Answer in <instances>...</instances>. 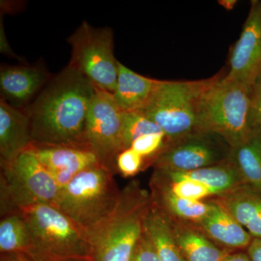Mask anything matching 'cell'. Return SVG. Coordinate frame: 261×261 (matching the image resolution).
<instances>
[{
	"label": "cell",
	"mask_w": 261,
	"mask_h": 261,
	"mask_svg": "<svg viewBox=\"0 0 261 261\" xmlns=\"http://www.w3.org/2000/svg\"><path fill=\"white\" fill-rule=\"evenodd\" d=\"M95 88L86 122V141L101 163L116 173L117 157L123 150L124 112L112 94Z\"/></svg>",
	"instance_id": "cell-9"
},
{
	"label": "cell",
	"mask_w": 261,
	"mask_h": 261,
	"mask_svg": "<svg viewBox=\"0 0 261 261\" xmlns=\"http://www.w3.org/2000/svg\"><path fill=\"white\" fill-rule=\"evenodd\" d=\"M247 254L251 261H261V239H252L247 247Z\"/></svg>",
	"instance_id": "cell-31"
},
{
	"label": "cell",
	"mask_w": 261,
	"mask_h": 261,
	"mask_svg": "<svg viewBox=\"0 0 261 261\" xmlns=\"http://www.w3.org/2000/svg\"><path fill=\"white\" fill-rule=\"evenodd\" d=\"M154 172L170 181L188 179L200 182L210 188L214 196L221 195L246 185L231 159L216 166L193 171H169L154 168Z\"/></svg>",
	"instance_id": "cell-15"
},
{
	"label": "cell",
	"mask_w": 261,
	"mask_h": 261,
	"mask_svg": "<svg viewBox=\"0 0 261 261\" xmlns=\"http://www.w3.org/2000/svg\"><path fill=\"white\" fill-rule=\"evenodd\" d=\"M152 203L171 219L196 224L204 219L214 207V201L192 200L174 195L159 182L151 179Z\"/></svg>",
	"instance_id": "cell-18"
},
{
	"label": "cell",
	"mask_w": 261,
	"mask_h": 261,
	"mask_svg": "<svg viewBox=\"0 0 261 261\" xmlns=\"http://www.w3.org/2000/svg\"><path fill=\"white\" fill-rule=\"evenodd\" d=\"M168 145V140L165 134L153 133L142 136L136 139L130 148L133 149L137 153L145 159V167L152 166L154 159Z\"/></svg>",
	"instance_id": "cell-26"
},
{
	"label": "cell",
	"mask_w": 261,
	"mask_h": 261,
	"mask_svg": "<svg viewBox=\"0 0 261 261\" xmlns=\"http://www.w3.org/2000/svg\"><path fill=\"white\" fill-rule=\"evenodd\" d=\"M151 205V195L137 181L121 190L112 214L89 234L92 261H130Z\"/></svg>",
	"instance_id": "cell-3"
},
{
	"label": "cell",
	"mask_w": 261,
	"mask_h": 261,
	"mask_svg": "<svg viewBox=\"0 0 261 261\" xmlns=\"http://www.w3.org/2000/svg\"><path fill=\"white\" fill-rule=\"evenodd\" d=\"M115 173L103 164L84 170L61 188L56 207L87 236L108 219L118 205L121 190Z\"/></svg>",
	"instance_id": "cell-4"
},
{
	"label": "cell",
	"mask_w": 261,
	"mask_h": 261,
	"mask_svg": "<svg viewBox=\"0 0 261 261\" xmlns=\"http://www.w3.org/2000/svg\"><path fill=\"white\" fill-rule=\"evenodd\" d=\"M143 231L161 261H186L176 243L169 219L152 202L144 216Z\"/></svg>",
	"instance_id": "cell-21"
},
{
	"label": "cell",
	"mask_w": 261,
	"mask_h": 261,
	"mask_svg": "<svg viewBox=\"0 0 261 261\" xmlns=\"http://www.w3.org/2000/svg\"><path fill=\"white\" fill-rule=\"evenodd\" d=\"M213 201L214 207L208 214L192 226L200 230L212 241L226 248H247L253 239L251 235L222 205Z\"/></svg>",
	"instance_id": "cell-16"
},
{
	"label": "cell",
	"mask_w": 261,
	"mask_h": 261,
	"mask_svg": "<svg viewBox=\"0 0 261 261\" xmlns=\"http://www.w3.org/2000/svg\"><path fill=\"white\" fill-rule=\"evenodd\" d=\"M231 149L217 135L200 132L168 144L152 166L165 171H193L226 162Z\"/></svg>",
	"instance_id": "cell-10"
},
{
	"label": "cell",
	"mask_w": 261,
	"mask_h": 261,
	"mask_svg": "<svg viewBox=\"0 0 261 261\" xmlns=\"http://www.w3.org/2000/svg\"><path fill=\"white\" fill-rule=\"evenodd\" d=\"M67 42L71 46V59L68 65L94 87L114 93L119 62L114 56L112 29L94 28L84 20Z\"/></svg>",
	"instance_id": "cell-8"
},
{
	"label": "cell",
	"mask_w": 261,
	"mask_h": 261,
	"mask_svg": "<svg viewBox=\"0 0 261 261\" xmlns=\"http://www.w3.org/2000/svg\"><path fill=\"white\" fill-rule=\"evenodd\" d=\"M223 261H251L247 253L238 252V253L228 254Z\"/></svg>",
	"instance_id": "cell-33"
},
{
	"label": "cell",
	"mask_w": 261,
	"mask_h": 261,
	"mask_svg": "<svg viewBox=\"0 0 261 261\" xmlns=\"http://www.w3.org/2000/svg\"><path fill=\"white\" fill-rule=\"evenodd\" d=\"M0 252L23 254L38 261L32 231L21 212L1 217Z\"/></svg>",
	"instance_id": "cell-22"
},
{
	"label": "cell",
	"mask_w": 261,
	"mask_h": 261,
	"mask_svg": "<svg viewBox=\"0 0 261 261\" xmlns=\"http://www.w3.org/2000/svg\"><path fill=\"white\" fill-rule=\"evenodd\" d=\"M20 212L32 231L38 261L92 260L87 233L56 206L40 204Z\"/></svg>",
	"instance_id": "cell-6"
},
{
	"label": "cell",
	"mask_w": 261,
	"mask_h": 261,
	"mask_svg": "<svg viewBox=\"0 0 261 261\" xmlns=\"http://www.w3.org/2000/svg\"><path fill=\"white\" fill-rule=\"evenodd\" d=\"M159 82L138 74L119 63L113 97L123 112L140 111L149 102Z\"/></svg>",
	"instance_id": "cell-19"
},
{
	"label": "cell",
	"mask_w": 261,
	"mask_h": 261,
	"mask_svg": "<svg viewBox=\"0 0 261 261\" xmlns=\"http://www.w3.org/2000/svg\"><path fill=\"white\" fill-rule=\"evenodd\" d=\"M130 261H161L153 245L144 231H142Z\"/></svg>",
	"instance_id": "cell-28"
},
{
	"label": "cell",
	"mask_w": 261,
	"mask_h": 261,
	"mask_svg": "<svg viewBox=\"0 0 261 261\" xmlns=\"http://www.w3.org/2000/svg\"><path fill=\"white\" fill-rule=\"evenodd\" d=\"M237 1L235 0H223L219 1V4L222 5L226 10H231L236 5Z\"/></svg>",
	"instance_id": "cell-34"
},
{
	"label": "cell",
	"mask_w": 261,
	"mask_h": 261,
	"mask_svg": "<svg viewBox=\"0 0 261 261\" xmlns=\"http://www.w3.org/2000/svg\"><path fill=\"white\" fill-rule=\"evenodd\" d=\"M221 73L197 81H160L149 102L140 112L162 129L168 144L205 132L202 102L207 91Z\"/></svg>",
	"instance_id": "cell-2"
},
{
	"label": "cell",
	"mask_w": 261,
	"mask_h": 261,
	"mask_svg": "<svg viewBox=\"0 0 261 261\" xmlns=\"http://www.w3.org/2000/svg\"><path fill=\"white\" fill-rule=\"evenodd\" d=\"M95 91L92 82L68 65L51 78L23 109L30 121L32 144L89 146L86 122Z\"/></svg>",
	"instance_id": "cell-1"
},
{
	"label": "cell",
	"mask_w": 261,
	"mask_h": 261,
	"mask_svg": "<svg viewBox=\"0 0 261 261\" xmlns=\"http://www.w3.org/2000/svg\"><path fill=\"white\" fill-rule=\"evenodd\" d=\"M1 217L32 206L56 207L61 187L30 148L1 163Z\"/></svg>",
	"instance_id": "cell-7"
},
{
	"label": "cell",
	"mask_w": 261,
	"mask_h": 261,
	"mask_svg": "<svg viewBox=\"0 0 261 261\" xmlns=\"http://www.w3.org/2000/svg\"><path fill=\"white\" fill-rule=\"evenodd\" d=\"M216 197L214 200L222 205L252 238L261 239L260 193L245 185Z\"/></svg>",
	"instance_id": "cell-17"
},
{
	"label": "cell",
	"mask_w": 261,
	"mask_h": 261,
	"mask_svg": "<svg viewBox=\"0 0 261 261\" xmlns=\"http://www.w3.org/2000/svg\"><path fill=\"white\" fill-rule=\"evenodd\" d=\"M50 80L40 67L4 65L0 70L1 97L13 107L23 109Z\"/></svg>",
	"instance_id": "cell-13"
},
{
	"label": "cell",
	"mask_w": 261,
	"mask_h": 261,
	"mask_svg": "<svg viewBox=\"0 0 261 261\" xmlns=\"http://www.w3.org/2000/svg\"><path fill=\"white\" fill-rule=\"evenodd\" d=\"M251 118L256 132H261V73L251 89Z\"/></svg>",
	"instance_id": "cell-29"
},
{
	"label": "cell",
	"mask_w": 261,
	"mask_h": 261,
	"mask_svg": "<svg viewBox=\"0 0 261 261\" xmlns=\"http://www.w3.org/2000/svg\"><path fill=\"white\" fill-rule=\"evenodd\" d=\"M145 166L143 157L132 148L124 149L117 157V172L124 177L135 176Z\"/></svg>",
	"instance_id": "cell-27"
},
{
	"label": "cell",
	"mask_w": 261,
	"mask_h": 261,
	"mask_svg": "<svg viewBox=\"0 0 261 261\" xmlns=\"http://www.w3.org/2000/svg\"><path fill=\"white\" fill-rule=\"evenodd\" d=\"M29 148L61 188L84 170L102 164L97 154L89 146L32 144Z\"/></svg>",
	"instance_id": "cell-12"
},
{
	"label": "cell",
	"mask_w": 261,
	"mask_h": 261,
	"mask_svg": "<svg viewBox=\"0 0 261 261\" xmlns=\"http://www.w3.org/2000/svg\"><path fill=\"white\" fill-rule=\"evenodd\" d=\"M168 188L174 195L192 200H203L211 196H214L210 188L200 182L193 180L184 179L170 181L154 172L152 178Z\"/></svg>",
	"instance_id": "cell-25"
},
{
	"label": "cell",
	"mask_w": 261,
	"mask_h": 261,
	"mask_svg": "<svg viewBox=\"0 0 261 261\" xmlns=\"http://www.w3.org/2000/svg\"><path fill=\"white\" fill-rule=\"evenodd\" d=\"M62 261H92L91 260H62Z\"/></svg>",
	"instance_id": "cell-35"
},
{
	"label": "cell",
	"mask_w": 261,
	"mask_h": 261,
	"mask_svg": "<svg viewBox=\"0 0 261 261\" xmlns=\"http://www.w3.org/2000/svg\"><path fill=\"white\" fill-rule=\"evenodd\" d=\"M32 144L30 121L23 109L0 99V163L10 162Z\"/></svg>",
	"instance_id": "cell-14"
},
{
	"label": "cell",
	"mask_w": 261,
	"mask_h": 261,
	"mask_svg": "<svg viewBox=\"0 0 261 261\" xmlns=\"http://www.w3.org/2000/svg\"><path fill=\"white\" fill-rule=\"evenodd\" d=\"M163 130L140 111L124 113L123 126V150L129 149L132 142L149 134L162 133Z\"/></svg>",
	"instance_id": "cell-24"
},
{
	"label": "cell",
	"mask_w": 261,
	"mask_h": 261,
	"mask_svg": "<svg viewBox=\"0 0 261 261\" xmlns=\"http://www.w3.org/2000/svg\"><path fill=\"white\" fill-rule=\"evenodd\" d=\"M0 261H36L29 255L19 253L1 254Z\"/></svg>",
	"instance_id": "cell-32"
},
{
	"label": "cell",
	"mask_w": 261,
	"mask_h": 261,
	"mask_svg": "<svg viewBox=\"0 0 261 261\" xmlns=\"http://www.w3.org/2000/svg\"><path fill=\"white\" fill-rule=\"evenodd\" d=\"M226 79L252 88L261 73V0L251 1L241 35L230 57Z\"/></svg>",
	"instance_id": "cell-11"
},
{
	"label": "cell",
	"mask_w": 261,
	"mask_h": 261,
	"mask_svg": "<svg viewBox=\"0 0 261 261\" xmlns=\"http://www.w3.org/2000/svg\"><path fill=\"white\" fill-rule=\"evenodd\" d=\"M3 17V13H1V19H0V51L5 56L21 60L18 56H16V55L12 50L11 47H10L9 43H8V39H7L6 36H5Z\"/></svg>",
	"instance_id": "cell-30"
},
{
	"label": "cell",
	"mask_w": 261,
	"mask_h": 261,
	"mask_svg": "<svg viewBox=\"0 0 261 261\" xmlns=\"http://www.w3.org/2000/svg\"><path fill=\"white\" fill-rule=\"evenodd\" d=\"M221 75L206 92L202 102L205 132L214 134L231 149L247 142L256 130L251 118V89Z\"/></svg>",
	"instance_id": "cell-5"
},
{
	"label": "cell",
	"mask_w": 261,
	"mask_h": 261,
	"mask_svg": "<svg viewBox=\"0 0 261 261\" xmlns=\"http://www.w3.org/2000/svg\"><path fill=\"white\" fill-rule=\"evenodd\" d=\"M168 218L185 260L223 261L230 253L229 250L216 246L205 233L192 224Z\"/></svg>",
	"instance_id": "cell-20"
},
{
	"label": "cell",
	"mask_w": 261,
	"mask_h": 261,
	"mask_svg": "<svg viewBox=\"0 0 261 261\" xmlns=\"http://www.w3.org/2000/svg\"><path fill=\"white\" fill-rule=\"evenodd\" d=\"M230 159L245 185L261 194V132H255L245 144L231 149Z\"/></svg>",
	"instance_id": "cell-23"
}]
</instances>
